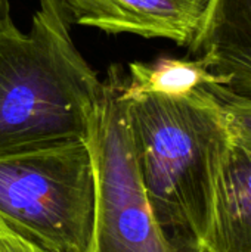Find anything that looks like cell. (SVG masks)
<instances>
[{
	"instance_id": "6da1fadb",
	"label": "cell",
	"mask_w": 251,
	"mask_h": 252,
	"mask_svg": "<svg viewBox=\"0 0 251 252\" xmlns=\"http://www.w3.org/2000/svg\"><path fill=\"white\" fill-rule=\"evenodd\" d=\"M141 179L152 214L176 247L204 252L217 179L232 143L206 84L183 93L124 92Z\"/></svg>"
},
{
	"instance_id": "7a4b0ae2",
	"label": "cell",
	"mask_w": 251,
	"mask_h": 252,
	"mask_svg": "<svg viewBox=\"0 0 251 252\" xmlns=\"http://www.w3.org/2000/svg\"><path fill=\"white\" fill-rule=\"evenodd\" d=\"M101 90L59 0H40L28 32L0 22V158L86 142Z\"/></svg>"
},
{
	"instance_id": "3957f363",
	"label": "cell",
	"mask_w": 251,
	"mask_h": 252,
	"mask_svg": "<svg viewBox=\"0 0 251 252\" xmlns=\"http://www.w3.org/2000/svg\"><path fill=\"white\" fill-rule=\"evenodd\" d=\"M0 219L50 252H89L95 177L86 142L0 158Z\"/></svg>"
},
{
	"instance_id": "277c9868",
	"label": "cell",
	"mask_w": 251,
	"mask_h": 252,
	"mask_svg": "<svg viewBox=\"0 0 251 252\" xmlns=\"http://www.w3.org/2000/svg\"><path fill=\"white\" fill-rule=\"evenodd\" d=\"M129 75L111 65L86 140L95 177L89 252H186L160 229L141 179L124 92Z\"/></svg>"
},
{
	"instance_id": "5b68a950",
	"label": "cell",
	"mask_w": 251,
	"mask_h": 252,
	"mask_svg": "<svg viewBox=\"0 0 251 252\" xmlns=\"http://www.w3.org/2000/svg\"><path fill=\"white\" fill-rule=\"evenodd\" d=\"M78 25L188 46L209 0H59Z\"/></svg>"
},
{
	"instance_id": "8992f818",
	"label": "cell",
	"mask_w": 251,
	"mask_h": 252,
	"mask_svg": "<svg viewBox=\"0 0 251 252\" xmlns=\"http://www.w3.org/2000/svg\"><path fill=\"white\" fill-rule=\"evenodd\" d=\"M188 49L217 84L251 100V0H209Z\"/></svg>"
},
{
	"instance_id": "52a82bcc",
	"label": "cell",
	"mask_w": 251,
	"mask_h": 252,
	"mask_svg": "<svg viewBox=\"0 0 251 252\" xmlns=\"http://www.w3.org/2000/svg\"><path fill=\"white\" fill-rule=\"evenodd\" d=\"M204 252H251V143L232 137L217 179Z\"/></svg>"
},
{
	"instance_id": "ba28073f",
	"label": "cell",
	"mask_w": 251,
	"mask_h": 252,
	"mask_svg": "<svg viewBox=\"0 0 251 252\" xmlns=\"http://www.w3.org/2000/svg\"><path fill=\"white\" fill-rule=\"evenodd\" d=\"M212 81L216 83V78L198 58L192 61L160 58L152 63H130L129 90L138 93L183 94Z\"/></svg>"
},
{
	"instance_id": "9c48e42d",
	"label": "cell",
	"mask_w": 251,
	"mask_h": 252,
	"mask_svg": "<svg viewBox=\"0 0 251 252\" xmlns=\"http://www.w3.org/2000/svg\"><path fill=\"white\" fill-rule=\"evenodd\" d=\"M207 89L215 94L223 108L231 136L251 143V100L237 96L217 83H206Z\"/></svg>"
},
{
	"instance_id": "30bf717a",
	"label": "cell",
	"mask_w": 251,
	"mask_h": 252,
	"mask_svg": "<svg viewBox=\"0 0 251 252\" xmlns=\"http://www.w3.org/2000/svg\"><path fill=\"white\" fill-rule=\"evenodd\" d=\"M0 252H50L28 241L0 219Z\"/></svg>"
},
{
	"instance_id": "8fae6325",
	"label": "cell",
	"mask_w": 251,
	"mask_h": 252,
	"mask_svg": "<svg viewBox=\"0 0 251 252\" xmlns=\"http://www.w3.org/2000/svg\"><path fill=\"white\" fill-rule=\"evenodd\" d=\"M10 16V4L9 0H0V22Z\"/></svg>"
}]
</instances>
